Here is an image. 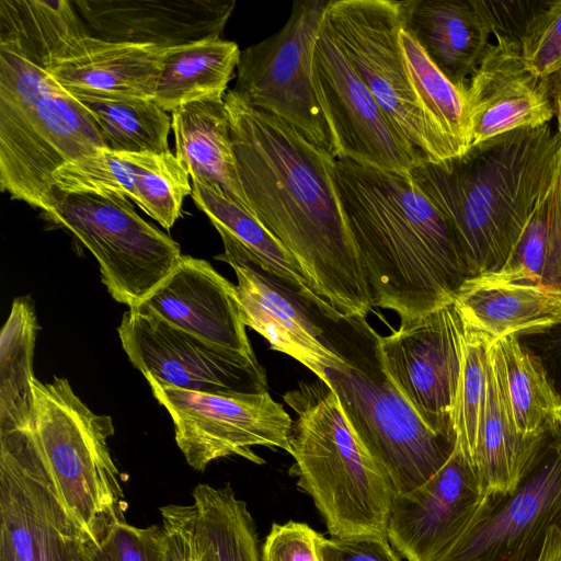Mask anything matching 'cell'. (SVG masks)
<instances>
[{
	"mask_svg": "<svg viewBox=\"0 0 561 561\" xmlns=\"http://www.w3.org/2000/svg\"><path fill=\"white\" fill-rule=\"evenodd\" d=\"M224 102L239 178L256 219L291 253L316 293L347 316L374 307L332 178L334 158L233 90Z\"/></svg>",
	"mask_w": 561,
	"mask_h": 561,
	"instance_id": "1",
	"label": "cell"
},
{
	"mask_svg": "<svg viewBox=\"0 0 561 561\" xmlns=\"http://www.w3.org/2000/svg\"><path fill=\"white\" fill-rule=\"evenodd\" d=\"M83 23L72 1L0 0V188L43 214L54 172L104 148L92 114L54 76Z\"/></svg>",
	"mask_w": 561,
	"mask_h": 561,
	"instance_id": "2",
	"label": "cell"
},
{
	"mask_svg": "<svg viewBox=\"0 0 561 561\" xmlns=\"http://www.w3.org/2000/svg\"><path fill=\"white\" fill-rule=\"evenodd\" d=\"M332 178L374 307L401 321L455 301L471 278L461 243L410 175L334 159Z\"/></svg>",
	"mask_w": 561,
	"mask_h": 561,
	"instance_id": "3",
	"label": "cell"
},
{
	"mask_svg": "<svg viewBox=\"0 0 561 561\" xmlns=\"http://www.w3.org/2000/svg\"><path fill=\"white\" fill-rule=\"evenodd\" d=\"M561 137L550 125L519 128L440 162H423L410 176L447 218L472 277L499 272L535 206L550 188Z\"/></svg>",
	"mask_w": 561,
	"mask_h": 561,
	"instance_id": "4",
	"label": "cell"
},
{
	"mask_svg": "<svg viewBox=\"0 0 561 561\" xmlns=\"http://www.w3.org/2000/svg\"><path fill=\"white\" fill-rule=\"evenodd\" d=\"M318 308L325 344L341 358L323 369L321 380L396 494L414 490L447 462L456 442L434 433L402 396L383 367L380 335L366 317L344 314L327 300Z\"/></svg>",
	"mask_w": 561,
	"mask_h": 561,
	"instance_id": "5",
	"label": "cell"
},
{
	"mask_svg": "<svg viewBox=\"0 0 561 561\" xmlns=\"http://www.w3.org/2000/svg\"><path fill=\"white\" fill-rule=\"evenodd\" d=\"M283 398L296 414L288 433L287 453L295 460L290 471L331 537H387L397 494L352 430L335 393L317 377Z\"/></svg>",
	"mask_w": 561,
	"mask_h": 561,
	"instance_id": "6",
	"label": "cell"
},
{
	"mask_svg": "<svg viewBox=\"0 0 561 561\" xmlns=\"http://www.w3.org/2000/svg\"><path fill=\"white\" fill-rule=\"evenodd\" d=\"M31 430L56 485L92 545L126 522L124 493L107 439L114 435L108 415L94 413L66 378L44 383L35 378Z\"/></svg>",
	"mask_w": 561,
	"mask_h": 561,
	"instance_id": "7",
	"label": "cell"
},
{
	"mask_svg": "<svg viewBox=\"0 0 561 561\" xmlns=\"http://www.w3.org/2000/svg\"><path fill=\"white\" fill-rule=\"evenodd\" d=\"M324 23L419 164L457 157L408 70L400 44V1L330 0Z\"/></svg>",
	"mask_w": 561,
	"mask_h": 561,
	"instance_id": "8",
	"label": "cell"
},
{
	"mask_svg": "<svg viewBox=\"0 0 561 561\" xmlns=\"http://www.w3.org/2000/svg\"><path fill=\"white\" fill-rule=\"evenodd\" d=\"M44 217L88 248L107 291L128 308L142 305L182 256L180 245L144 220L126 197L57 192Z\"/></svg>",
	"mask_w": 561,
	"mask_h": 561,
	"instance_id": "9",
	"label": "cell"
},
{
	"mask_svg": "<svg viewBox=\"0 0 561 561\" xmlns=\"http://www.w3.org/2000/svg\"><path fill=\"white\" fill-rule=\"evenodd\" d=\"M561 558V428L549 432L517 488L431 561H558Z\"/></svg>",
	"mask_w": 561,
	"mask_h": 561,
	"instance_id": "10",
	"label": "cell"
},
{
	"mask_svg": "<svg viewBox=\"0 0 561 561\" xmlns=\"http://www.w3.org/2000/svg\"><path fill=\"white\" fill-rule=\"evenodd\" d=\"M329 3L295 1L278 32L241 50L232 90L247 104L277 116L335 159L332 135L312 83L313 46Z\"/></svg>",
	"mask_w": 561,
	"mask_h": 561,
	"instance_id": "11",
	"label": "cell"
},
{
	"mask_svg": "<svg viewBox=\"0 0 561 561\" xmlns=\"http://www.w3.org/2000/svg\"><path fill=\"white\" fill-rule=\"evenodd\" d=\"M0 535L20 561H85L92 545L31 427L0 432Z\"/></svg>",
	"mask_w": 561,
	"mask_h": 561,
	"instance_id": "12",
	"label": "cell"
},
{
	"mask_svg": "<svg viewBox=\"0 0 561 561\" xmlns=\"http://www.w3.org/2000/svg\"><path fill=\"white\" fill-rule=\"evenodd\" d=\"M145 378L169 412L175 443L194 470L204 471L211 461L234 455L262 463L253 446L288 450L293 420L267 391L199 392Z\"/></svg>",
	"mask_w": 561,
	"mask_h": 561,
	"instance_id": "13",
	"label": "cell"
},
{
	"mask_svg": "<svg viewBox=\"0 0 561 561\" xmlns=\"http://www.w3.org/2000/svg\"><path fill=\"white\" fill-rule=\"evenodd\" d=\"M466 324L451 302L401 321L379 336L383 367L420 419L436 434L454 439L453 412L458 390Z\"/></svg>",
	"mask_w": 561,
	"mask_h": 561,
	"instance_id": "14",
	"label": "cell"
},
{
	"mask_svg": "<svg viewBox=\"0 0 561 561\" xmlns=\"http://www.w3.org/2000/svg\"><path fill=\"white\" fill-rule=\"evenodd\" d=\"M312 83L335 159L410 175L419 164L324 23L314 42Z\"/></svg>",
	"mask_w": 561,
	"mask_h": 561,
	"instance_id": "15",
	"label": "cell"
},
{
	"mask_svg": "<svg viewBox=\"0 0 561 561\" xmlns=\"http://www.w3.org/2000/svg\"><path fill=\"white\" fill-rule=\"evenodd\" d=\"M117 332L129 362L145 377L199 392L267 391L266 371L256 358L207 343L144 305L128 308Z\"/></svg>",
	"mask_w": 561,
	"mask_h": 561,
	"instance_id": "16",
	"label": "cell"
},
{
	"mask_svg": "<svg viewBox=\"0 0 561 561\" xmlns=\"http://www.w3.org/2000/svg\"><path fill=\"white\" fill-rule=\"evenodd\" d=\"M220 237L224 252L216 259L236 273L245 325L262 335L272 350L298 360L321 379L325 367L341 362L324 341L318 305L325 299L308 296L261 266L234 240Z\"/></svg>",
	"mask_w": 561,
	"mask_h": 561,
	"instance_id": "17",
	"label": "cell"
},
{
	"mask_svg": "<svg viewBox=\"0 0 561 561\" xmlns=\"http://www.w3.org/2000/svg\"><path fill=\"white\" fill-rule=\"evenodd\" d=\"M491 497L455 447L447 462L426 482L396 495L388 540L408 561H431L480 517Z\"/></svg>",
	"mask_w": 561,
	"mask_h": 561,
	"instance_id": "18",
	"label": "cell"
},
{
	"mask_svg": "<svg viewBox=\"0 0 561 561\" xmlns=\"http://www.w3.org/2000/svg\"><path fill=\"white\" fill-rule=\"evenodd\" d=\"M494 36L466 89L470 147L519 128L549 124L554 114L549 79L536 77L526 67L519 39Z\"/></svg>",
	"mask_w": 561,
	"mask_h": 561,
	"instance_id": "19",
	"label": "cell"
},
{
	"mask_svg": "<svg viewBox=\"0 0 561 561\" xmlns=\"http://www.w3.org/2000/svg\"><path fill=\"white\" fill-rule=\"evenodd\" d=\"M99 38L173 48L222 34L234 0H76Z\"/></svg>",
	"mask_w": 561,
	"mask_h": 561,
	"instance_id": "20",
	"label": "cell"
},
{
	"mask_svg": "<svg viewBox=\"0 0 561 561\" xmlns=\"http://www.w3.org/2000/svg\"><path fill=\"white\" fill-rule=\"evenodd\" d=\"M142 305L207 343L256 358L236 285L203 259L182 255L170 277Z\"/></svg>",
	"mask_w": 561,
	"mask_h": 561,
	"instance_id": "21",
	"label": "cell"
},
{
	"mask_svg": "<svg viewBox=\"0 0 561 561\" xmlns=\"http://www.w3.org/2000/svg\"><path fill=\"white\" fill-rule=\"evenodd\" d=\"M171 48L108 42L83 23L54 68L58 82L75 95L152 99Z\"/></svg>",
	"mask_w": 561,
	"mask_h": 561,
	"instance_id": "22",
	"label": "cell"
},
{
	"mask_svg": "<svg viewBox=\"0 0 561 561\" xmlns=\"http://www.w3.org/2000/svg\"><path fill=\"white\" fill-rule=\"evenodd\" d=\"M402 28L457 87L467 89L493 34L476 0L400 1Z\"/></svg>",
	"mask_w": 561,
	"mask_h": 561,
	"instance_id": "23",
	"label": "cell"
},
{
	"mask_svg": "<svg viewBox=\"0 0 561 561\" xmlns=\"http://www.w3.org/2000/svg\"><path fill=\"white\" fill-rule=\"evenodd\" d=\"M171 128L175 156L191 179L215 187L255 217L239 178L224 99L192 102L174 110Z\"/></svg>",
	"mask_w": 561,
	"mask_h": 561,
	"instance_id": "24",
	"label": "cell"
},
{
	"mask_svg": "<svg viewBox=\"0 0 561 561\" xmlns=\"http://www.w3.org/2000/svg\"><path fill=\"white\" fill-rule=\"evenodd\" d=\"M455 304L463 321L492 343L561 322V289L543 284L469 278L457 291Z\"/></svg>",
	"mask_w": 561,
	"mask_h": 561,
	"instance_id": "25",
	"label": "cell"
},
{
	"mask_svg": "<svg viewBox=\"0 0 561 561\" xmlns=\"http://www.w3.org/2000/svg\"><path fill=\"white\" fill-rule=\"evenodd\" d=\"M547 434L536 437L519 434L496 359L489 348L485 403L471 462L482 489L491 496L512 493Z\"/></svg>",
	"mask_w": 561,
	"mask_h": 561,
	"instance_id": "26",
	"label": "cell"
},
{
	"mask_svg": "<svg viewBox=\"0 0 561 561\" xmlns=\"http://www.w3.org/2000/svg\"><path fill=\"white\" fill-rule=\"evenodd\" d=\"M240 54L236 42L219 36L171 48L153 101L172 113L192 102L224 99Z\"/></svg>",
	"mask_w": 561,
	"mask_h": 561,
	"instance_id": "27",
	"label": "cell"
},
{
	"mask_svg": "<svg viewBox=\"0 0 561 561\" xmlns=\"http://www.w3.org/2000/svg\"><path fill=\"white\" fill-rule=\"evenodd\" d=\"M192 535L198 561H262L247 503L227 484H198L192 492Z\"/></svg>",
	"mask_w": 561,
	"mask_h": 561,
	"instance_id": "28",
	"label": "cell"
},
{
	"mask_svg": "<svg viewBox=\"0 0 561 561\" xmlns=\"http://www.w3.org/2000/svg\"><path fill=\"white\" fill-rule=\"evenodd\" d=\"M517 431L542 436L561 428V404L540 360L517 335L491 345Z\"/></svg>",
	"mask_w": 561,
	"mask_h": 561,
	"instance_id": "29",
	"label": "cell"
},
{
	"mask_svg": "<svg viewBox=\"0 0 561 561\" xmlns=\"http://www.w3.org/2000/svg\"><path fill=\"white\" fill-rule=\"evenodd\" d=\"M38 329L32 300L15 298L0 334V432L31 427L33 423V360Z\"/></svg>",
	"mask_w": 561,
	"mask_h": 561,
	"instance_id": "30",
	"label": "cell"
},
{
	"mask_svg": "<svg viewBox=\"0 0 561 561\" xmlns=\"http://www.w3.org/2000/svg\"><path fill=\"white\" fill-rule=\"evenodd\" d=\"M191 196L220 236L234 240L265 270L308 296L320 297L291 253L254 216L196 180H192Z\"/></svg>",
	"mask_w": 561,
	"mask_h": 561,
	"instance_id": "31",
	"label": "cell"
},
{
	"mask_svg": "<svg viewBox=\"0 0 561 561\" xmlns=\"http://www.w3.org/2000/svg\"><path fill=\"white\" fill-rule=\"evenodd\" d=\"M75 96L95 119L105 149L125 153L170 151L171 116L152 99Z\"/></svg>",
	"mask_w": 561,
	"mask_h": 561,
	"instance_id": "32",
	"label": "cell"
},
{
	"mask_svg": "<svg viewBox=\"0 0 561 561\" xmlns=\"http://www.w3.org/2000/svg\"><path fill=\"white\" fill-rule=\"evenodd\" d=\"M400 44L420 100L456 156L470 147V116L466 89L454 84L403 28Z\"/></svg>",
	"mask_w": 561,
	"mask_h": 561,
	"instance_id": "33",
	"label": "cell"
},
{
	"mask_svg": "<svg viewBox=\"0 0 561 561\" xmlns=\"http://www.w3.org/2000/svg\"><path fill=\"white\" fill-rule=\"evenodd\" d=\"M135 172V204L163 228L170 229L192 193L190 174L171 151L129 153Z\"/></svg>",
	"mask_w": 561,
	"mask_h": 561,
	"instance_id": "34",
	"label": "cell"
},
{
	"mask_svg": "<svg viewBox=\"0 0 561 561\" xmlns=\"http://www.w3.org/2000/svg\"><path fill=\"white\" fill-rule=\"evenodd\" d=\"M463 358L456 394L453 427L455 447L471 467L486 393V355L491 340L466 322Z\"/></svg>",
	"mask_w": 561,
	"mask_h": 561,
	"instance_id": "35",
	"label": "cell"
},
{
	"mask_svg": "<svg viewBox=\"0 0 561 561\" xmlns=\"http://www.w3.org/2000/svg\"><path fill=\"white\" fill-rule=\"evenodd\" d=\"M56 193L119 196L136 201L135 172L129 153L101 148L70 161L53 174Z\"/></svg>",
	"mask_w": 561,
	"mask_h": 561,
	"instance_id": "36",
	"label": "cell"
},
{
	"mask_svg": "<svg viewBox=\"0 0 561 561\" xmlns=\"http://www.w3.org/2000/svg\"><path fill=\"white\" fill-rule=\"evenodd\" d=\"M550 203L551 186L535 206L503 267L496 273L472 278L497 283L542 284L548 247Z\"/></svg>",
	"mask_w": 561,
	"mask_h": 561,
	"instance_id": "37",
	"label": "cell"
},
{
	"mask_svg": "<svg viewBox=\"0 0 561 561\" xmlns=\"http://www.w3.org/2000/svg\"><path fill=\"white\" fill-rule=\"evenodd\" d=\"M520 53L538 78L561 72V0L538 2L523 28Z\"/></svg>",
	"mask_w": 561,
	"mask_h": 561,
	"instance_id": "38",
	"label": "cell"
},
{
	"mask_svg": "<svg viewBox=\"0 0 561 561\" xmlns=\"http://www.w3.org/2000/svg\"><path fill=\"white\" fill-rule=\"evenodd\" d=\"M85 561H168L162 525H116L99 543L90 545Z\"/></svg>",
	"mask_w": 561,
	"mask_h": 561,
	"instance_id": "39",
	"label": "cell"
},
{
	"mask_svg": "<svg viewBox=\"0 0 561 561\" xmlns=\"http://www.w3.org/2000/svg\"><path fill=\"white\" fill-rule=\"evenodd\" d=\"M321 534L306 523H275L263 543L262 561H321Z\"/></svg>",
	"mask_w": 561,
	"mask_h": 561,
	"instance_id": "40",
	"label": "cell"
},
{
	"mask_svg": "<svg viewBox=\"0 0 561 561\" xmlns=\"http://www.w3.org/2000/svg\"><path fill=\"white\" fill-rule=\"evenodd\" d=\"M321 561H401L387 537H331L319 541Z\"/></svg>",
	"mask_w": 561,
	"mask_h": 561,
	"instance_id": "41",
	"label": "cell"
},
{
	"mask_svg": "<svg viewBox=\"0 0 561 561\" xmlns=\"http://www.w3.org/2000/svg\"><path fill=\"white\" fill-rule=\"evenodd\" d=\"M168 561H198L192 535V505L160 507Z\"/></svg>",
	"mask_w": 561,
	"mask_h": 561,
	"instance_id": "42",
	"label": "cell"
},
{
	"mask_svg": "<svg viewBox=\"0 0 561 561\" xmlns=\"http://www.w3.org/2000/svg\"><path fill=\"white\" fill-rule=\"evenodd\" d=\"M518 339L540 360L561 404V322Z\"/></svg>",
	"mask_w": 561,
	"mask_h": 561,
	"instance_id": "43",
	"label": "cell"
},
{
	"mask_svg": "<svg viewBox=\"0 0 561 561\" xmlns=\"http://www.w3.org/2000/svg\"><path fill=\"white\" fill-rule=\"evenodd\" d=\"M542 284L561 289V158L551 185L548 247Z\"/></svg>",
	"mask_w": 561,
	"mask_h": 561,
	"instance_id": "44",
	"label": "cell"
},
{
	"mask_svg": "<svg viewBox=\"0 0 561 561\" xmlns=\"http://www.w3.org/2000/svg\"><path fill=\"white\" fill-rule=\"evenodd\" d=\"M0 561H20L9 541L0 535Z\"/></svg>",
	"mask_w": 561,
	"mask_h": 561,
	"instance_id": "45",
	"label": "cell"
},
{
	"mask_svg": "<svg viewBox=\"0 0 561 561\" xmlns=\"http://www.w3.org/2000/svg\"><path fill=\"white\" fill-rule=\"evenodd\" d=\"M558 133L561 137V87L557 100Z\"/></svg>",
	"mask_w": 561,
	"mask_h": 561,
	"instance_id": "46",
	"label": "cell"
},
{
	"mask_svg": "<svg viewBox=\"0 0 561 561\" xmlns=\"http://www.w3.org/2000/svg\"><path fill=\"white\" fill-rule=\"evenodd\" d=\"M558 561H561V558Z\"/></svg>",
	"mask_w": 561,
	"mask_h": 561,
	"instance_id": "47",
	"label": "cell"
}]
</instances>
